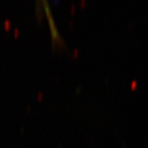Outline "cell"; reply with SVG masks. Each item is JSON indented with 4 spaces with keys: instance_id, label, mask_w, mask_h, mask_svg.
I'll list each match as a JSON object with an SVG mask.
<instances>
[{
    "instance_id": "cell-1",
    "label": "cell",
    "mask_w": 148,
    "mask_h": 148,
    "mask_svg": "<svg viewBox=\"0 0 148 148\" xmlns=\"http://www.w3.org/2000/svg\"><path fill=\"white\" fill-rule=\"evenodd\" d=\"M137 86V82L136 81H133L132 82V88H134V87H136Z\"/></svg>"
}]
</instances>
